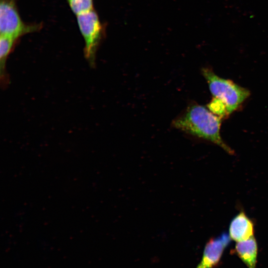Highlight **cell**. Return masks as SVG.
Returning <instances> with one entry per match:
<instances>
[{"mask_svg":"<svg viewBox=\"0 0 268 268\" xmlns=\"http://www.w3.org/2000/svg\"><path fill=\"white\" fill-rule=\"evenodd\" d=\"M221 118L203 106L194 104L176 119L173 125L176 128L209 140L233 154L234 151L222 139L220 130Z\"/></svg>","mask_w":268,"mask_h":268,"instance_id":"1","label":"cell"},{"mask_svg":"<svg viewBox=\"0 0 268 268\" xmlns=\"http://www.w3.org/2000/svg\"><path fill=\"white\" fill-rule=\"evenodd\" d=\"M202 72L211 94L224 105L228 115L237 110L250 95L248 90L217 76L209 68H203Z\"/></svg>","mask_w":268,"mask_h":268,"instance_id":"2","label":"cell"},{"mask_svg":"<svg viewBox=\"0 0 268 268\" xmlns=\"http://www.w3.org/2000/svg\"><path fill=\"white\" fill-rule=\"evenodd\" d=\"M40 24H27L21 19L18 10L16 0H0V35L16 40L30 33L39 31Z\"/></svg>","mask_w":268,"mask_h":268,"instance_id":"3","label":"cell"},{"mask_svg":"<svg viewBox=\"0 0 268 268\" xmlns=\"http://www.w3.org/2000/svg\"><path fill=\"white\" fill-rule=\"evenodd\" d=\"M77 24L83 38L84 53L90 64H94L97 49L103 35V26L97 12L92 9L76 15Z\"/></svg>","mask_w":268,"mask_h":268,"instance_id":"4","label":"cell"},{"mask_svg":"<svg viewBox=\"0 0 268 268\" xmlns=\"http://www.w3.org/2000/svg\"><path fill=\"white\" fill-rule=\"evenodd\" d=\"M230 241L229 234L225 233L210 239L205 245L201 260L196 268H214L217 266Z\"/></svg>","mask_w":268,"mask_h":268,"instance_id":"5","label":"cell"},{"mask_svg":"<svg viewBox=\"0 0 268 268\" xmlns=\"http://www.w3.org/2000/svg\"><path fill=\"white\" fill-rule=\"evenodd\" d=\"M228 234L237 242L249 239L254 236V223L244 211H241L231 220Z\"/></svg>","mask_w":268,"mask_h":268,"instance_id":"6","label":"cell"},{"mask_svg":"<svg viewBox=\"0 0 268 268\" xmlns=\"http://www.w3.org/2000/svg\"><path fill=\"white\" fill-rule=\"evenodd\" d=\"M258 244L254 236L246 240L238 242L234 252L248 268H256Z\"/></svg>","mask_w":268,"mask_h":268,"instance_id":"7","label":"cell"},{"mask_svg":"<svg viewBox=\"0 0 268 268\" xmlns=\"http://www.w3.org/2000/svg\"><path fill=\"white\" fill-rule=\"evenodd\" d=\"M17 40L12 37L0 35V68L1 79L5 77V67L8 56Z\"/></svg>","mask_w":268,"mask_h":268,"instance_id":"8","label":"cell"},{"mask_svg":"<svg viewBox=\"0 0 268 268\" xmlns=\"http://www.w3.org/2000/svg\"><path fill=\"white\" fill-rule=\"evenodd\" d=\"M71 11L78 15L93 9V0H67Z\"/></svg>","mask_w":268,"mask_h":268,"instance_id":"9","label":"cell"}]
</instances>
